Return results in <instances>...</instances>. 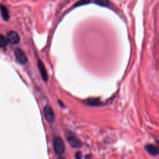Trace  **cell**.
<instances>
[{
    "instance_id": "obj_1",
    "label": "cell",
    "mask_w": 159,
    "mask_h": 159,
    "mask_svg": "<svg viewBox=\"0 0 159 159\" xmlns=\"http://www.w3.org/2000/svg\"><path fill=\"white\" fill-rule=\"evenodd\" d=\"M66 139L70 146L73 148L79 149L83 146L81 141L75 134L70 132H67L65 134Z\"/></svg>"
},
{
    "instance_id": "obj_2",
    "label": "cell",
    "mask_w": 159,
    "mask_h": 159,
    "mask_svg": "<svg viewBox=\"0 0 159 159\" xmlns=\"http://www.w3.org/2000/svg\"><path fill=\"white\" fill-rule=\"evenodd\" d=\"M53 146L55 153L57 155H62L65 151V144L60 137H55L53 141Z\"/></svg>"
},
{
    "instance_id": "obj_3",
    "label": "cell",
    "mask_w": 159,
    "mask_h": 159,
    "mask_svg": "<svg viewBox=\"0 0 159 159\" xmlns=\"http://www.w3.org/2000/svg\"><path fill=\"white\" fill-rule=\"evenodd\" d=\"M7 39L10 44L15 45L19 42L20 37L19 34L16 32L10 31L7 33Z\"/></svg>"
},
{
    "instance_id": "obj_4",
    "label": "cell",
    "mask_w": 159,
    "mask_h": 159,
    "mask_svg": "<svg viewBox=\"0 0 159 159\" xmlns=\"http://www.w3.org/2000/svg\"><path fill=\"white\" fill-rule=\"evenodd\" d=\"M44 114L45 119L49 122H53L55 120V114L52 108L49 106H46L44 108Z\"/></svg>"
},
{
    "instance_id": "obj_5",
    "label": "cell",
    "mask_w": 159,
    "mask_h": 159,
    "mask_svg": "<svg viewBox=\"0 0 159 159\" xmlns=\"http://www.w3.org/2000/svg\"><path fill=\"white\" fill-rule=\"evenodd\" d=\"M15 57L17 60L21 64H25L27 62V57L26 53L21 49H16L15 51Z\"/></svg>"
},
{
    "instance_id": "obj_6",
    "label": "cell",
    "mask_w": 159,
    "mask_h": 159,
    "mask_svg": "<svg viewBox=\"0 0 159 159\" xmlns=\"http://www.w3.org/2000/svg\"><path fill=\"white\" fill-rule=\"evenodd\" d=\"M145 149L147 152L152 156H156L159 154V146L154 144H149L145 146Z\"/></svg>"
},
{
    "instance_id": "obj_7",
    "label": "cell",
    "mask_w": 159,
    "mask_h": 159,
    "mask_svg": "<svg viewBox=\"0 0 159 159\" xmlns=\"http://www.w3.org/2000/svg\"><path fill=\"white\" fill-rule=\"evenodd\" d=\"M37 66H38L40 73L41 74V76H42L43 80L45 81H47L48 80V75H47V73L46 71L45 67L44 64L42 63V62L39 60L38 62H37Z\"/></svg>"
},
{
    "instance_id": "obj_8",
    "label": "cell",
    "mask_w": 159,
    "mask_h": 159,
    "mask_svg": "<svg viewBox=\"0 0 159 159\" xmlns=\"http://www.w3.org/2000/svg\"><path fill=\"white\" fill-rule=\"evenodd\" d=\"M0 10H1V12L2 14V16L3 19L5 21H8L10 18V15L8 10L4 5H0Z\"/></svg>"
},
{
    "instance_id": "obj_9",
    "label": "cell",
    "mask_w": 159,
    "mask_h": 159,
    "mask_svg": "<svg viewBox=\"0 0 159 159\" xmlns=\"http://www.w3.org/2000/svg\"><path fill=\"white\" fill-rule=\"evenodd\" d=\"M8 39L4 36L0 35V47H4L8 45Z\"/></svg>"
},
{
    "instance_id": "obj_10",
    "label": "cell",
    "mask_w": 159,
    "mask_h": 159,
    "mask_svg": "<svg viewBox=\"0 0 159 159\" xmlns=\"http://www.w3.org/2000/svg\"><path fill=\"white\" fill-rule=\"evenodd\" d=\"M95 3L105 7H109L111 6V3L108 1H106V0H99V1H95Z\"/></svg>"
},
{
    "instance_id": "obj_11",
    "label": "cell",
    "mask_w": 159,
    "mask_h": 159,
    "mask_svg": "<svg viewBox=\"0 0 159 159\" xmlns=\"http://www.w3.org/2000/svg\"><path fill=\"white\" fill-rule=\"evenodd\" d=\"M101 102L99 100L96 99H93V100H89L88 101V104L89 105L92 106H99L101 104Z\"/></svg>"
},
{
    "instance_id": "obj_12",
    "label": "cell",
    "mask_w": 159,
    "mask_h": 159,
    "mask_svg": "<svg viewBox=\"0 0 159 159\" xmlns=\"http://www.w3.org/2000/svg\"><path fill=\"white\" fill-rule=\"evenodd\" d=\"M75 158L76 159H81L82 154L80 152H77L75 154Z\"/></svg>"
},
{
    "instance_id": "obj_13",
    "label": "cell",
    "mask_w": 159,
    "mask_h": 159,
    "mask_svg": "<svg viewBox=\"0 0 159 159\" xmlns=\"http://www.w3.org/2000/svg\"><path fill=\"white\" fill-rule=\"evenodd\" d=\"M58 159H65L64 157H59V158H58Z\"/></svg>"
},
{
    "instance_id": "obj_14",
    "label": "cell",
    "mask_w": 159,
    "mask_h": 159,
    "mask_svg": "<svg viewBox=\"0 0 159 159\" xmlns=\"http://www.w3.org/2000/svg\"><path fill=\"white\" fill-rule=\"evenodd\" d=\"M157 146H159V141H157Z\"/></svg>"
}]
</instances>
